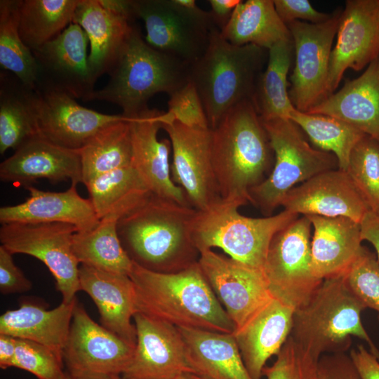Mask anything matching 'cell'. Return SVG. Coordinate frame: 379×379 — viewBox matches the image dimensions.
I'll return each mask as SVG.
<instances>
[{
	"label": "cell",
	"mask_w": 379,
	"mask_h": 379,
	"mask_svg": "<svg viewBox=\"0 0 379 379\" xmlns=\"http://www.w3.org/2000/svg\"><path fill=\"white\" fill-rule=\"evenodd\" d=\"M197 213L190 205L152 193L117 221V233L133 262L153 272H176L198 262Z\"/></svg>",
	"instance_id": "obj_1"
},
{
	"label": "cell",
	"mask_w": 379,
	"mask_h": 379,
	"mask_svg": "<svg viewBox=\"0 0 379 379\" xmlns=\"http://www.w3.org/2000/svg\"><path fill=\"white\" fill-rule=\"evenodd\" d=\"M136 312L178 328L234 333L235 327L198 262L176 272L145 269L133 262L129 274Z\"/></svg>",
	"instance_id": "obj_2"
},
{
	"label": "cell",
	"mask_w": 379,
	"mask_h": 379,
	"mask_svg": "<svg viewBox=\"0 0 379 379\" xmlns=\"http://www.w3.org/2000/svg\"><path fill=\"white\" fill-rule=\"evenodd\" d=\"M211 147L221 198L246 204L251 189L264 180L273 152L251 100L234 106L211 129Z\"/></svg>",
	"instance_id": "obj_3"
},
{
	"label": "cell",
	"mask_w": 379,
	"mask_h": 379,
	"mask_svg": "<svg viewBox=\"0 0 379 379\" xmlns=\"http://www.w3.org/2000/svg\"><path fill=\"white\" fill-rule=\"evenodd\" d=\"M267 58L268 50L254 44L233 45L219 29H213L204 53L190 69V81L197 91L211 129L234 106L252 100Z\"/></svg>",
	"instance_id": "obj_4"
},
{
	"label": "cell",
	"mask_w": 379,
	"mask_h": 379,
	"mask_svg": "<svg viewBox=\"0 0 379 379\" xmlns=\"http://www.w3.org/2000/svg\"><path fill=\"white\" fill-rule=\"evenodd\" d=\"M190 65L151 47L134 25L119 58L108 72L109 79L84 101H106L131 116L147 108L155 94L173 93L190 81Z\"/></svg>",
	"instance_id": "obj_5"
},
{
	"label": "cell",
	"mask_w": 379,
	"mask_h": 379,
	"mask_svg": "<svg viewBox=\"0 0 379 379\" xmlns=\"http://www.w3.org/2000/svg\"><path fill=\"white\" fill-rule=\"evenodd\" d=\"M366 309L343 276L323 280L303 305L294 311L290 337L315 357L346 352L352 337L364 340L379 359V350L361 322Z\"/></svg>",
	"instance_id": "obj_6"
},
{
	"label": "cell",
	"mask_w": 379,
	"mask_h": 379,
	"mask_svg": "<svg viewBox=\"0 0 379 379\" xmlns=\"http://www.w3.org/2000/svg\"><path fill=\"white\" fill-rule=\"evenodd\" d=\"M240 206L222 199L210 208L198 211L195 244L199 251L221 248L230 258L263 270L273 237L299 215L284 209L274 215L249 218L239 213Z\"/></svg>",
	"instance_id": "obj_7"
},
{
	"label": "cell",
	"mask_w": 379,
	"mask_h": 379,
	"mask_svg": "<svg viewBox=\"0 0 379 379\" xmlns=\"http://www.w3.org/2000/svg\"><path fill=\"white\" fill-rule=\"evenodd\" d=\"M262 123L274 154V165L269 176L251 189L249 195L250 201L265 216H270L298 184L335 169L338 163L332 153L313 148L290 119Z\"/></svg>",
	"instance_id": "obj_8"
},
{
	"label": "cell",
	"mask_w": 379,
	"mask_h": 379,
	"mask_svg": "<svg viewBox=\"0 0 379 379\" xmlns=\"http://www.w3.org/2000/svg\"><path fill=\"white\" fill-rule=\"evenodd\" d=\"M133 3L136 18L145 23L147 44L190 65L203 55L211 34L218 28L211 12L199 8L194 0Z\"/></svg>",
	"instance_id": "obj_9"
},
{
	"label": "cell",
	"mask_w": 379,
	"mask_h": 379,
	"mask_svg": "<svg viewBox=\"0 0 379 379\" xmlns=\"http://www.w3.org/2000/svg\"><path fill=\"white\" fill-rule=\"evenodd\" d=\"M307 216L298 218L273 237L263 272L272 296L295 310L306 303L323 280L312 268Z\"/></svg>",
	"instance_id": "obj_10"
},
{
	"label": "cell",
	"mask_w": 379,
	"mask_h": 379,
	"mask_svg": "<svg viewBox=\"0 0 379 379\" xmlns=\"http://www.w3.org/2000/svg\"><path fill=\"white\" fill-rule=\"evenodd\" d=\"M135 346L96 323L77 301L62 357L72 379H116L128 366Z\"/></svg>",
	"instance_id": "obj_11"
},
{
	"label": "cell",
	"mask_w": 379,
	"mask_h": 379,
	"mask_svg": "<svg viewBox=\"0 0 379 379\" xmlns=\"http://www.w3.org/2000/svg\"><path fill=\"white\" fill-rule=\"evenodd\" d=\"M76 232L68 223L13 222L1 225L0 242L12 254H25L41 261L53 275L62 302L69 303L80 291L79 263L72 251Z\"/></svg>",
	"instance_id": "obj_12"
},
{
	"label": "cell",
	"mask_w": 379,
	"mask_h": 379,
	"mask_svg": "<svg viewBox=\"0 0 379 379\" xmlns=\"http://www.w3.org/2000/svg\"><path fill=\"white\" fill-rule=\"evenodd\" d=\"M341 9L321 23L294 20L286 24L294 44L295 67L288 92L295 108L307 112L326 97L332 44L337 34Z\"/></svg>",
	"instance_id": "obj_13"
},
{
	"label": "cell",
	"mask_w": 379,
	"mask_h": 379,
	"mask_svg": "<svg viewBox=\"0 0 379 379\" xmlns=\"http://www.w3.org/2000/svg\"><path fill=\"white\" fill-rule=\"evenodd\" d=\"M171 143L173 182L199 211L219 202L220 194L211 159V129L188 126L177 121L162 124Z\"/></svg>",
	"instance_id": "obj_14"
},
{
	"label": "cell",
	"mask_w": 379,
	"mask_h": 379,
	"mask_svg": "<svg viewBox=\"0 0 379 379\" xmlns=\"http://www.w3.org/2000/svg\"><path fill=\"white\" fill-rule=\"evenodd\" d=\"M198 263L233 322L234 332L274 298L262 270L222 255L211 249L199 251Z\"/></svg>",
	"instance_id": "obj_15"
},
{
	"label": "cell",
	"mask_w": 379,
	"mask_h": 379,
	"mask_svg": "<svg viewBox=\"0 0 379 379\" xmlns=\"http://www.w3.org/2000/svg\"><path fill=\"white\" fill-rule=\"evenodd\" d=\"M88 36L71 23L53 39L32 51L37 65L36 90L65 93L83 100L95 89L88 65Z\"/></svg>",
	"instance_id": "obj_16"
},
{
	"label": "cell",
	"mask_w": 379,
	"mask_h": 379,
	"mask_svg": "<svg viewBox=\"0 0 379 379\" xmlns=\"http://www.w3.org/2000/svg\"><path fill=\"white\" fill-rule=\"evenodd\" d=\"M136 343L124 379H174L194 374L184 340L178 327L136 312L133 316Z\"/></svg>",
	"instance_id": "obj_17"
},
{
	"label": "cell",
	"mask_w": 379,
	"mask_h": 379,
	"mask_svg": "<svg viewBox=\"0 0 379 379\" xmlns=\"http://www.w3.org/2000/svg\"><path fill=\"white\" fill-rule=\"evenodd\" d=\"M378 55L379 0L346 1L331 54L328 95L334 93L347 69L361 70Z\"/></svg>",
	"instance_id": "obj_18"
},
{
	"label": "cell",
	"mask_w": 379,
	"mask_h": 379,
	"mask_svg": "<svg viewBox=\"0 0 379 379\" xmlns=\"http://www.w3.org/2000/svg\"><path fill=\"white\" fill-rule=\"evenodd\" d=\"M34 92L39 135L64 148L79 150L100 129L125 117L123 114H107L84 107L65 93Z\"/></svg>",
	"instance_id": "obj_19"
},
{
	"label": "cell",
	"mask_w": 379,
	"mask_h": 379,
	"mask_svg": "<svg viewBox=\"0 0 379 379\" xmlns=\"http://www.w3.org/2000/svg\"><path fill=\"white\" fill-rule=\"evenodd\" d=\"M162 111L148 107L128 116L131 131V166L139 173L151 192L159 197L190 205L183 190L173 181L169 164L170 140H159Z\"/></svg>",
	"instance_id": "obj_20"
},
{
	"label": "cell",
	"mask_w": 379,
	"mask_h": 379,
	"mask_svg": "<svg viewBox=\"0 0 379 379\" xmlns=\"http://www.w3.org/2000/svg\"><path fill=\"white\" fill-rule=\"evenodd\" d=\"M281 206L298 215L346 217L359 223L370 211L348 173L340 168L318 173L295 187Z\"/></svg>",
	"instance_id": "obj_21"
},
{
	"label": "cell",
	"mask_w": 379,
	"mask_h": 379,
	"mask_svg": "<svg viewBox=\"0 0 379 379\" xmlns=\"http://www.w3.org/2000/svg\"><path fill=\"white\" fill-rule=\"evenodd\" d=\"M83 183L79 150L56 145L37 135L0 164V180L25 187L38 180Z\"/></svg>",
	"instance_id": "obj_22"
},
{
	"label": "cell",
	"mask_w": 379,
	"mask_h": 379,
	"mask_svg": "<svg viewBox=\"0 0 379 379\" xmlns=\"http://www.w3.org/2000/svg\"><path fill=\"white\" fill-rule=\"evenodd\" d=\"M133 20L102 0H79L73 23L86 32L90 44L88 65L93 84L108 74L133 31Z\"/></svg>",
	"instance_id": "obj_23"
},
{
	"label": "cell",
	"mask_w": 379,
	"mask_h": 379,
	"mask_svg": "<svg viewBox=\"0 0 379 379\" xmlns=\"http://www.w3.org/2000/svg\"><path fill=\"white\" fill-rule=\"evenodd\" d=\"M25 189L29 197L25 201L0 208L1 225L63 222L83 232L93 229L100 222L91 201L79 195L77 186L59 192L41 190L32 185Z\"/></svg>",
	"instance_id": "obj_24"
},
{
	"label": "cell",
	"mask_w": 379,
	"mask_h": 379,
	"mask_svg": "<svg viewBox=\"0 0 379 379\" xmlns=\"http://www.w3.org/2000/svg\"><path fill=\"white\" fill-rule=\"evenodd\" d=\"M79 289L95 304L101 325L135 346L136 331L132 322L136 312L133 283L129 276L79 266Z\"/></svg>",
	"instance_id": "obj_25"
},
{
	"label": "cell",
	"mask_w": 379,
	"mask_h": 379,
	"mask_svg": "<svg viewBox=\"0 0 379 379\" xmlns=\"http://www.w3.org/2000/svg\"><path fill=\"white\" fill-rule=\"evenodd\" d=\"M294 311L274 298L233 333L252 379H261L267 360L290 336Z\"/></svg>",
	"instance_id": "obj_26"
},
{
	"label": "cell",
	"mask_w": 379,
	"mask_h": 379,
	"mask_svg": "<svg viewBox=\"0 0 379 379\" xmlns=\"http://www.w3.org/2000/svg\"><path fill=\"white\" fill-rule=\"evenodd\" d=\"M307 113L340 119L379 142V55L361 76L346 81Z\"/></svg>",
	"instance_id": "obj_27"
},
{
	"label": "cell",
	"mask_w": 379,
	"mask_h": 379,
	"mask_svg": "<svg viewBox=\"0 0 379 379\" xmlns=\"http://www.w3.org/2000/svg\"><path fill=\"white\" fill-rule=\"evenodd\" d=\"M306 216L314 228V275L321 280L343 276L362 248L360 223L346 217Z\"/></svg>",
	"instance_id": "obj_28"
},
{
	"label": "cell",
	"mask_w": 379,
	"mask_h": 379,
	"mask_svg": "<svg viewBox=\"0 0 379 379\" xmlns=\"http://www.w3.org/2000/svg\"><path fill=\"white\" fill-rule=\"evenodd\" d=\"M77 301V298L69 303L62 301L51 310L34 302L21 301L18 308L0 316V334L37 343L62 357Z\"/></svg>",
	"instance_id": "obj_29"
},
{
	"label": "cell",
	"mask_w": 379,
	"mask_h": 379,
	"mask_svg": "<svg viewBox=\"0 0 379 379\" xmlns=\"http://www.w3.org/2000/svg\"><path fill=\"white\" fill-rule=\"evenodd\" d=\"M178 329L194 375L203 379H252L233 333L191 328Z\"/></svg>",
	"instance_id": "obj_30"
},
{
	"label": "cell",
	"mask_w": 379,
	"mask_h": 379,
	"mask_svg": "<svg viewBox=\"0 0 379 379\" xmlns=\"http://www.w3.org/2000/svg\"><path fill=\"white\" fill-rule=\"evenodd\" d=\"M220 34L233 45L254 44L267 50L280 41L292 39L274 0L241 1Z\"/></svg>",
	"instance_id": "obj_31"
},
{
	"label": "cell",
	"mask_w": 379,
	"mask_h": 379,
	"mask_svg": "<svg viewBox=\"0 0 379 379\" xmlns=\"http://www.w3.org/2000/svg\"><path fill=\"white\" fill-rule=\"evenodd\" d=\"M35 92L12 73L0 72V153L15 150L39 135Z\"/></svg>",
	"instance_id": "obj_32"
},
{
	"label": "cell",
	"mask_w": 379,
	"mask_h": 379,
	"mask_svg": "<svg viewBox=\"0 0 379 379\" xmlns=\"http://www.w3.org/2000/svg\"><path fill=\"white\" fill-rule=\"evenodd\" d=\"M294 55L292 39L280 41L268 49L267 66L258 79L252 99L262 121L289 119L295 109L289 97L287 81Z\"/></svg>",
	"instance_id": "obj_33"
},
{
	"label": "cell",
	"mask_w": 379,
	"mask_h": 379,
	"mask_svg": "<svg viewBox=\"0 0 379 379\" xmlns=\"http://www.w3.org/2000/svg\"><path fill=\"white\" fill-rule=\"evenodd\" d=\"M84 185L100 220L112 217L119 220L152 194L131 166L100 175Z\"/></svg>",
	"instance_id": "obj_34"
},
{
	"label": "cell",
	"mask_w": 379,
	"mask_h": 379,
	"mask_svg": "<svg viewBox=\"0 0 379 379\" xmlns=\"http://www.w3.org/2000/svg\"><path fill=\"white\" fill-rule=\"evenodd\" d=\"M79 153L84 185L104 173L131 166L128 117L100 129L79 149Z\"/></svg>",
	"instance_id": "obj_35"
},
{
	"label": "cell",
	"mask_w": 379,
	"mask_h": 379,
	"mask_svg": "<svg viewBox=\"0 0 379 379\" xmlns=\"http://www.w3.org/2000/svg\"><path fill=\"white\" fill-rule=\"evenodd\" d=\"M118 220L106 217L93 229L76 232L72 251L81 265L100 270L129 276L133 266L117 233Z\"/></svg>",
	"instance_id": "obj_36"
},
{
	"label": "cell",
	"mask_w": 379,
	"mask_h": 379,
	"mask_svg": "<svg viewBox=\"0 0 379 379\" xmlns=\"http://www.w3.org/2000/svg\"><path fill=\"white\" fill-rule=\"evenodd\" d=\"M79 0H20L18 29L32 51L55 38L73 22Z\"/></svg>",
	"instance_id": "obj_37"
},
{
	"label": "cell",
	"mask_w": 379,
	"mask_h": 379,
	"mask_svg": "<svg viewBox=\"0 0 379 379\" xmlns=\"http://www.w3.org/2000/svg\"><path fill=\"white\" fill-rule=\"evenodd\" d=\"M289 119L307 135L321 150L331 152L338 168L346 171L350 154L357 144L366 135L352 125L337 118L293 109Z\"/></svg>",
	"instance_id": "obj_38"
},
{
	"label": "cell",
	"mask_w": 379,
	"mask_h": 379,
	"mask_svg": "<svg viewBox=\"0 0 379 379\" xmlns=\"http://www.w3.org/2000/svg\"><path fill=\"white\" fill-rule=\"evenodd\" d=\"M20 0L0 1V65L35 90L37 65L32 51L25 45L18 29Z\"/></svg>",
	"instance_id": "obj_39"
},
{
	"label": "cell",
	"mask_w": 379,
	"mask_h": 379,
	"mask_svg": "<svg viewBox=\"0 0 379 379\" xmlns=\"http://www.w3.org/2000/svg\"><path fill=\"white\" fill-rule=\"evenodd\" d=\"M346 172L369 210L379 214V142L365 135L353 149Z\"/></svg>",
	"instance_id": "obj_40"
},
{
	"label": "cell",
	"mask_w": 379,
	"mask_h": 379,
	"mask_svg": "<svg viewBox=\"0 0 379 379\" xmlns=\"http://www.w3.org/2000/svg\"><path fill=\"white\" fill-rule=\"evenodd\" d=\"M343 277L354 295L366 308L377 311L379 318V262L377 257L362 246Z\"/></svg>",
	"instance_id": "obj_41"
},
{
	"label": "cell",
	"mask_w": 379,
	"mask_h": 379,
	"mask_svg": "<svg viewBox=\"0 0 379 379\" xmlns=\"http://www.w3.org/2000/svg\"><path fill=\"white\" fill-rule=\"evenodd\" d=\"M273 364L265 366L266 379H318L319 359L288 337Z\"/></svg>",
	"instance_id": "obj_42"
},
{
	"label": "cell",
	"mask_w": 379,
	"mask_h": 379,
	"mask_svg": "<svg viewBox=\"0 0 379 379\" xmlns=\"http://www.w3.org/2000/svg\"><path fill=\"white\" fill-rule=\"evenodd\" d=\"M13 367L27 371L37 379H65L62 358L37 343L16 338Z\"/></svg>",
	"instance_id": "obj_43"
},
{
	"label": "cell",
	"mask_w": 379,
	"mask_h": 379,
	"mask_svg": "<svg viewBox=\"0 0 379 379\" xmlns=\"http://www.w3.org/2000/svg\"><path fill=\"white\" fill-rule=\"evenodd\" d=\"M168 106V111L161 115V125L177 121L188 126L210 128L197 91L190 81L169 95Z\"/></svg>",
	"instance_id": "obj_44"
},
{
	"label": "cell",
	"mask_w": 379,
	"mask_h": 379,
	"mask_svg": "<svg viewBox=\"0 0 379 379\" xmlns=\"http://www.w3.org/2000/svg\"><path fill=\"white\" fill-rule=\"evenodd\" d=\"M13 255L3 246H0V292L3 295L29 291L32 281L15 264Z\"/></svg>",
	"instance_id": "obj_45"
},
{
	"label": "cell",
	"mask_w": 379,
	"mask_h": 379,
	"mask_svg": "<svg viewBox=\"0 0 379 379\" xmlns=\"http://www.w3.org/2000/svg\"><path fill=\"white\" fill-rule=\"evenodd\" d=\"M274 4L277 14L286 25L294 20L321 23L332 15L317 11L307 0H274Z\"/></svg>",
	"instance_id": "obj_46"
},
{
	"label": "cell",
	"mask_w": 379,
	"mask_h": 379,
	"mask_svg": "<svg viewBox=\"0 0 379 379\" xmlns=\"http://www.w3.org/2000/svg\"><path fill=\"white\" fill-rule=\"evenodd\" d=\"M318 379H361L350 357L345 352L322 355L317 364Z\"/></svg>",
	"instance_id": "obj_47"
},
{
	"label": "cell",
	"mask_w": 379,
	"mask_h": 379,
	"mask_svg": "<svg viewBox=\"0 0 379 379\" xmlns=\"http://www.w3.org/2000/svg\"><path fill=\"white\" fill-rule=\"evenodd\" d=\"M350 357L361 379H379V359L363 345L352 349Z\"/></svg>",
	"instance_id": "obj_48"
},
{
	"label": "cell",
	"mask_w": 379,
	"mask_h": 379,
	"mask_svg": "<svg viewBox=\"0 0 379 379\" xmlns=\"http://www.w3.org/2000/svg\"><path fill=\"white\" fill-rule=\"evenodd\" d=\"M361 237L374 247L379 262V214L368 211L360 222Z\"/></svg>",
	"instance_id": "obj_49"
},
{
	"label": "cell",
	"mask_w": 379,
	"mask_h": 379,
	"mask_svg": "<svg viewBox=\"0 0 379 379\" xmlns=\"http://www.w3.org/2000/svg\"><path fill=\"white\" fill-rule=\"evenodd\" d=\"M211 15L218 27L221 31L229 21L232 12L240 0H210Z\"/></svg>",
	"instance_id": "obj_50"
},
{
	"label": "cell",
	"mask_w": 379,
	"mask_h": 379,
	"mask_svg": "<svg viewBox=\"0 0 379 379\" xmlns=\"http://www.w3.org/2000/svg\"><path fill=\"white\" fill-rule=\"evenodd\" d=\"M16 350V338L0 334V367L6 369L13 367Z\"/></svg>",
	"instance_id": "obj_51"
},
{
	"label": "cell",
	"mask_w": 379,
	"mask_h": 379,
	"mask_svg": "<svg viewBox=\"0 0 379 379\" xmlns=\"http://www.w3.org/2000/svg\"><path fill=\"white\" fill-rule=\"evenodd\" d=\"M174 379H198V378L196 375L185 373V374L180 375L177 376L176 378H175Z\"/></svg>",
	"instance_id": "obj_52"
},
{
	"label": "cell",
	"mask_w": 379,
	"mask_h": 379,
	"mask_svg": "<svg viewBox=\"0 0 379 379\" xmlns=\"http://www.w3.org/2000/svg\"><path fill=\"white\" fill-rule=\"evenodd\" d=\"M65 379H72V378H71L66 373V376H65Z\"/></svg>",
	"instance_id": "obj_53"
},
{
	"label": "cell",
	"mask_w": 379,
	"mask_h": 379,
	"mask_svg": "<svg viewBox=\"0 0 379 379\" xmlns=\"http://www.w3.org/2000/svg\"><path fill=\"white\" fill-rule=\"evenodd\" d=\"M116 379H124V378H123L121 376V377H119V378H116Z\"/></svg>",
	"instance_id": "obj_54"
},
{
	"label": "cell",
	"mask_w": 379,
	"mask_h": 379,
	"mask_svg": "<svg viewBox=\"0 0 379 379\" xmlns=\"http://www.w3.org/2000/svg\"><path fill=\"white\" fill-rule=\"evenodd\" d=\"M197 378H198V379H203V378H200V377H199V376H197Z\"/></svg>",
	"instance_id": "obj_55"
},
{
	"label": "cell",
	"mask_w": 379,
	"mask_h": 379,
	"mask_svg": "<svg viewBox=\"0 0 379 379\" xmlns=\"http://www.w3.org/2000/svg\"><path fill=\"white\" fill-rule=\"evenodd\" d=\"M378 321H379V318H378Z\"/></svg>",
	"instance_id": "obj_56"
}]
</instances>
